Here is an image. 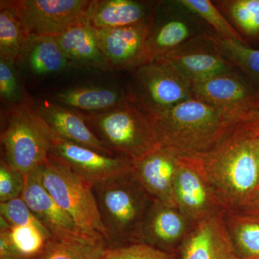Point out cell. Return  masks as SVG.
Listing matches in <instances>:
<instances>
[{"label": "cell", "instance_id": "cell-1", "mask_svg": "<svg viewBox=\"0 0 259 259\" xmlns=\"http://www.w3.org/2000/svg\"><path fill=\"white\" fill-rule=\"evenodd\" d=\"M259 117L238 126L217 147L196 156L226 210H237L259 189L255 137Z\"/></svg>", "mask_w": 259, "mask_h": 259}, {"label": "cell", "instance_id": "cell-2", "mask_svg": "<svg viewBox=\"0 0 259 259\" xmlns=\"http://www.w3.org/2000/svg\"><path fill=\"white\" fill-rule=\"evenodd\" d=\"M148 117L160 146L187 156L209 152L238 126L249 122L225 115L193 97L166 111Z\"/></svg>", "mask_w": 259, "mask_h": 259}, {"label": "cell", "instance_id": "cell-3", "mask_svg": "<svg viewBox=\"0 0 259 259\" xmlns=\"http://www.w3.org/2000/svg\"><path fill=\"white\" fill-rule=\"evenodd\" d=\"M109 248L141 243L144 219L153 199L133 171L93 185Z\"/></svg>", "mask_w": 259, "mask_h": 259}, {"label": "cell", "instance_id": "cell-4", "mask_svg": "<svg viewBox=\"0 0 259 259\" xmlns=\"http://www.w3.org/2000/svg\"><path fill=\"white\" fill-rule=\"evenodd\" d=\"M83 115L114 152L134 162L161 146L151 119L131 95L112 110Z\"/></svg>", "mask_w": 259, "mask_h": 259}, {"label": "cell", "instance_id": "cell-5", "mask_svg": "<svg viewBox=\"0 0 259 259\" xmlns=\"http://www.w3.org/2000/svg\"><path fill=\"white\" fill-rule=\"evenodd\" d=\"M40 171L44 187L80 229L105 238L93 185L49 156L40 165Z\"/></svg>", "mask_w": 259, "mask_h": 259}, {"label": "cell", "instance_id": "cell-6", "mask_svg": "<svg viewBox=\"0 0 259 259\" xmlns=\"http://www.w3.org/2000/svg\"><path fill=\"white\" fill-rule=\"evenodd\" d=\"M30 101L10 109L8 123L0 136L4 159L25 177L47 161L51 147L49 132Z\"/></svg>", "mask_w": 259, "mask_h": 259}, {"label": "cell", "instance_id": "cell-7", "mask_svg": "<svg viewBox=\"0 0 259 259\" xmlns=\"http://www.w3.org/2000/svg\"><path fill=\"white\" fill-rule=\"evenodd\" d=\"M136 69V93L130 95L148 116L166 111L192 97V81L164 58Z\"/></svg>", "mask_w": 259, "mask_h": 259}, {"label": "cell", "instance_id": "cell-8", "mask_svg": "<svg viewBox=\"0 0 259 259\" xmlns=\"http://www.w3.org/2000/svg\"><path fill=\"white\" fill-rule=\"evenodd\" d=\"M192 97L242 122L259 117V90L236 70L192 83Z\"/></svg>", "mask_w": 259, "mask_h": 259}, {"label": "cell", "instance_id": "cell-9", "mask_svg": "<svg viewBox=\"0 0 259 259\" xmlns=\"http://www.w3.org/2000/svg\"><path fill=\"white\" fill-rule=\"evenodd\" d=\"M175 199L177 208L193 226L226 211L196 156L181 155Z\"/></svg>", "mask_w": 259, "mask_h": 259}, {"label": "cell", "instance_id": "cell-10", "mask_svg": "<svg viewBox=\"0 0 259 259\" xmlns=\"http://www.w3.org/2000/svg\"><path fill=\"white\" fill-rule=\"evenodd\" d=\"M49 156L60 162L94 185L134 169V162L120 156H110L81 145L58 139L49 134Z\"/></svg>", "mask_w": 259, "mask_h": 259}, {"label": "cell", "instance_id": "cell-11", "mask_svg": "<svg viewBox=\"0 0 259 259\" xmlns=\"http://www.w3.org/2000/svg\"><path fill=\"white\" fill-rule=\"evenodd\" d=\"M32 34L56 37L87 19L89 0H18Z\"/></svg>", "mask_w": 259, "mask_h": 259}, {"label": "cell", "instance_id": "cell-12", "mask_svg": "<svg viewBox=\"0 0 259 259\" xmlns=\"http://www.w3.org/2000/svg\"><path fill=\"white\" fill-rule=\"evenodd\" d=\"M30 105L51 136L93 148L105 154L117 156L90 129L83 114L49 100L31 99Z\"/></svg>", "mask_w": 259, "mask_h": 259}, {"label": "cell", "instance_id": "cell-13", "mask_svg": "<svg viewBox=\"0 0 259 259\" xmlns=\"http://www.w3.org/2000/svg\"><path fill=\"white\" fill-rule=\"evenodd\" d=\"M180 158L175 150L160 146L134 162L133 175L153 199L177 207L175 184Z\"/></svg>", "mask_w": 259, "mask_h": 259}, {"label": "cell", "instance_id": "cell-14", "mask_svg": "<svg viewBox=\"0 0 259 259\" xmlns=\"http://www.w3.org/2000/svg\"><path fill=\"white\" fill-rule=\"evenodd\" d=\"M193 226L177 207L153 199L143 224L141 243L179 255Z\"/></svg>", "mask_w": 259, "mask_h": 259}, {"label": "cell", "instance_id": "cell-15", "mask_svg": "<svg viewBox=\"0 0 259 259\" xmlns=\"http://www.w3.org/2000/svg\"><path fill=\"white\" fill-rule=\"evenodd\" d=\"M147 21L122 28L97 29L99 41L112 70L141 66L153 25Z\"/></svg>", "mask_w": 259, "mask_h": 259}, {"label": "cell", "instance_id": "cell-16", "mask_svg": "<svg viewBox=\"0 0 259 259\" xmlns=\"http://www.w3.org/2000/svg\"><path fill=\"white\" fill-rule=\"evenodd\" d=\"M21 197L35 217L50 232L53 238L89 235L80 229L72 218L59 207L44 187L40 166L26 176Z\"/></svg>", "mask_w": 259, "mask_h": 259}, {"label": "cell", "instance_id": "cell-17", "mask_svg": "<svg viewBox=\"0 0 259 259\" xmlns=\"http://www.w3.org/2000/svg\"><path fill=\"white\" fill-rule=\"evenodd\" d=\"M224 212L193 226L181 245V259H241L228 234Z\"/></svg>", "mask_w": 259, "mask_h": 259}, {"label": "cell", "instance_id": "cell-18", "mask_svg": "<svg viewBox=\"0 0 259 259\" xmlns=\"http://www.w3.org/2000/svg\"><path fill=\"white\" fill-rule=\"evenodd\" d=\"M161 58L171 62L192 83L236 70L212 44L209 49H194L183 45Z\"/></svg>", "mask_w": 259, "mask_h": 259}, {"label": "cell", "instance_id": "cell-19", "mask_svg": "<svg viewBox=\"0 0 259 259\" xmlns=\"http://www.w3.org/2000/svg\"><path fill=\"white\" fill-rule=\"evenodd\" d=\"M56 39L71 66L112 70L100 47L97 29L87 20L56 36Z\"/></svg>", "mask_w": 259, "mask_h": 259}, {"label": "cell", "instance_id": "cell-20", "mask_svg": "<svg viewBox=\"0 0 259 259\" xmlns=\"http://www.w3.org/2000/svg\"><path fill=\"white\" fill-rule=\"evenodd\" d=\"M151 14L146 3L134 0H94L87 22L96 29L122 28L144 23Z\"/></svg>", "mask_w": 259, "mask_h": 259}, {"label": "cell", "instance_id": "cell-21", "mask_svg": "<svg viewBox=\"0 0 259 259\" xmlns=\"http://www.w3.org/2000/svg\"><path fill=\"white\" fill-rule=\"evenodd\" d=\"M127 94L114 87L82 85L60 90L52 96L53 102L83 114L108 111L120 105Z\"/></svg>", "mask_w": 259, "mask_h": 259}, {"label": "cell", "instance_id": "cell-22", "mask_svg": "<svg viewBox=\"0 0 259 259\" xmlns=\"http://www.w3.org/2000/svg\"><path fill=\"white\" fill-rule=\"evenodd\" d=\"M32 32L16 1L0 2V59L18 65Z\"/></svg>", "mask_w": 259, "mask_h": 259}, {"label": "cell", "instance_id": "cell-23", "mask_svg": "<svg viewBox=\"0 0 259 259\" xmlns=\"http://www.w3.org/2000/svg\"><path fill=\"white\" fill-rule=\"evenodd\" d=\"M29 71L35 76L59 74L71 66L56 37L32 34L22 59Z\"/></svg>", "mask_w": 259, "mask_h": 259}, {"label": "cell", "instance_id": "cell-24", "mask_svg": "<svg viewBox=\"0 0 259 259\" xmlns=\"http://www.w3.org/2000/svg\"><path fill=\"white\" fill-rule=\"evenodd\" d=\"M224 220L240 258L259 259V214L226 210Z\"/></svg>", "mask_w": 259, "mask_h": 259}, {"label": "cell", "instance_id": "cell-25", "mask_svg": "<svg viewBox=\"0 0 259 259\" xmlns=\"http://www.w3.org/2000/svg\"><path fill=\"white\" fill-rule=\"evenodd\" d=\"M108 248L102 235L53 238L42 259H102Z\"/></svg>", "mask_w": 259, "mask_h": 259}, {"label": "cell", "instance_id": "cell-26", "mask_svg": "<svg viewBox=\"0 0 259 259\" xmlns=\"http://www.w3.org/2000/svg\"><path fill=\"white\" fill-rule=\"evenodd\" d=\"M191 35L190 25L181 19H170L155 28L152 25L141 66L179 49Z\"/></svg>", "mask_w": 259, "mask_h": 259}, {"label": "cell", "instance_id": "cell-27", "mask_svg": "<svg viewBox=\"0 0 259 259\" xmlns=\"http://www.w3.org/2000/svg\"><path fill=\"white\" fill-rule=\"evenodd\" d=\"M204 37L259 90V49H251L246 44L233 41L214 32H206Z\"/></svg>", "mask_w": 259, "mask_h": 259}, {"label": "cell", "instance_id": "cell-28", "mask_svg": "<svg viewBox=\"0 0 259 259\" xmlns=\"http://www.w3.org/2000/svg\"><path fill=\"white\" fill-rule=\"evenodd\" d=\"M10 238L21 259H42L53 236L44 227L30 224L11 226Z\"/></svg>", "mask_w": 259, "mask_h": 259}, {"label": "cell", "instance_id": "cell-29", "mask_svg": "<svg viewBox=\"0 0 259 259\" xmlns=\"http://www.w3.org/2000/svg\"><path fill=\"white\" fill-rule=\"evenodd\" d=\"M177 3L207 22L221 36L247 45L246 41L241 36V34L232 26L224 15L210 1L180 0Z\"/></svg>", "mask_w": 259, "mask_h": 259}, {"label": "cell", "instance_id": "cell-30", "mask_svg": "<svg viewBox=\"0 0 259 259\" xmlns=\"http://www.w3.org/2000/svg\"><path fill=\"white\" fill-rule=\"evenodd\" d=\"M18 65L0 59V95L10 109L30 100L23 88L16 66Z\"/></svg>", "mask_w": 259, "mask_h": 259}, {"label": "cell", "instance_id": "cell-31", "mask_svg": "<svg viewBox=\"0 0 259 259\" xmlns=\"http://www.w3.org/2000/svg\"><path fill=\"white\" fill-rule=\"evenodd\" d=\"M232 20L242 31L250 37L259 35V0L226 2Z\"/></svg>", "mask_w": 259, "mask_h": 259}, {"label": "cell", "instance_id": "cell-32", "mask_svg": "<svg viewBox=\"0 0 259 259\" xmlns=\"http://www.w3.org/2000/svg\"><path fill=\"white\" fill-rule=\"evenodd\" d=\"M26 177L3 158L0 161V202L22 197Z\"/></svg>", "mask_w": 259, "mask_h": 259}, {"label": "cell", "instance_id": "cell-33", "mask_svg": "<svg viewBox=\"0 0 259 259\" xmlns=\"http://www.w3.org/2000/svg\"><path fill=\"white\" fill-rule=\"evenodd\" d=\"M176 255L145 244L135 243L107 248L102 259H175Z\"/></svg>", "mask_w": 259, "mask_h": 259}, {"label": "cell", "instance_id": "cell-34", "mask_svg": "<svg viewBox=\"0 0 259 259\" xmlns=\"http://www.w3.org/2000/svg\"><path fill=\"white\" fill-rule=\"evenodd\" d=\"M0 214L11 226L31 224L46 228L35 217L22 197L0 202Z\"/></svg>", "mask_w": 259, "mask_h": 259}, {"label": "cell", "instance_id": "cell-35", "mask_svg": "<svg viewBox=\"0 0 259 259\" xmlns=\"http://www.w3.org/2000/svg\"><path fill=\"white\" fill-rule=\"evenodd\" d=\"M236 211L247 214H259V189Z\"/></svg>", "mask_w": 259, "mask_h": 259}, {"label": "cell", "instance_id": "cell-36", "mask_svg": "<svg viewBox=\"0 0 259 259\" xmlns=\"http://www.w3.org/2000/svg\"><path fill=\"white\" fill-rule=\"evenodd\" d=\"M258 136V135H257ZM255 137V146H256L257 153H258V156L259 158V139L258 137Z\"/></svg>", "mask_w": 259, "mask_h": 259}, {"label": "cell", "instance_id": "cell-37", "mask_svg": "<svg viewBox=\"0 0 259 259\" xmlns=\"http://www.w3.org/2000/svg\"><path fill=\"white\" fill-rule=\"evenodd\" d=\"M257 137H258V139H259V134H258V136H257Z\"/></svg>", "mask_w": 259, "mask_h": 259}]
</instances>
